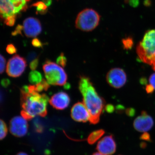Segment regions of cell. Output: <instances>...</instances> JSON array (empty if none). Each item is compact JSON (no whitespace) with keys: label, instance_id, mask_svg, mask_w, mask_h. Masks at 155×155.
<instances>
[{"label":"cell","instance_id":"obj_3","mask_svg":"<svg viewBox=\"0 0 155 155\" xmlns=\"http://www.w3.org/2000/svg\"><path fill=\"white\" fill-rule=\"evenodd\" d=\"M139 59L155 71V29L147 31L136 48Z\"/></svg>","mask_w":155,"mask_h":155},{"label":"cell","instance_id":"obj_17","mask_svg":"<svg viewBox=\"0 0 155 155\" xmlns=\"http://www.w3.org/2000/svg\"><path fill=\"white\" fill-rule=\"evenodd\" d=\"M50 87V84L45 79H43L40 83L35 85V90L38 92L42 91H47Z\"/></svg>","mask_w":155,"mask_h":155},{"label":"cell","instance_id":"obj_16","mask_svg":"<svg viewBox=\"0 0 155 155\" xmlns=\"http://www.w3.org/2000/svg\"><path fill=\"white\" fill-rule=\"evenodd\" d=\"M105 133L104 130H98L92 132L87 138V141L90 144H92L97 141Z\"/></svg>","mask_w":155,"mask_h":155},{"label":"cell","instance_id":"obj_8","mask_svg":"<svg viewBox=\"0 0 155 155\" xmlns=\"http://www.w3.org/2000/svg\"><path fill=\"white\" fill-rule=\"evenodd\" d=\"M106 78L110 86L115 88H120L126 83L127 75L123 69L113 68L108 72Z\"/></svg>","mask_w":155,"mask_h":155},{"label":"cell","instance_id":"obj_19","mask_svg":"<svg viewBox=\"0 0 155 155\" xmlns=\"http://www.w3.org/2000/svg\"><path fill=\"white\" fill-rule=\"evenodd\" d=\"M8 133V128L6 123L2 120H1L0 124V138L1 139L5 138Z\"/></svg>","mask_w":155,"mask_h":155},{"label":"cell","instance_id":"obj_14","mask_svg":"<svg viewBox=\"0 0 155 155\" xmlns=\"http://www.w3.org/2000/svg\"><path fill=\"white\" fill-rule=\"evenodd\" d=\"M70 98L69 95L64 92L57 93L52 96L49 103L53 107L58 110H64L69 106Z\"/></svg>","mask_w":155,"mask_h":155},{"label":"cell","instance_id":"obj_30","mask_svg":"<svg viewBox=\"0 0 155 155\" xmlns=\"http://www.w3.org/2000/svg\"><path fill=\"white\" fill-rule=\"evenodd\" d=\"M154 90V88L153 87L152 85H151L150 84H148L146 87V91L148 94L152 93Z\"/></svg>","mask_w":155,"mask_h":155},{"label":"cell","instance_id":"obj_33","mask_svg":"<svg viewBox=\"0 0 155 155\" xmlns=\"http://www.w3.org/2000/svg\"><path fill=\"white\" fill-rule=\"evenodd\" d=\"M126 113L128 116H133L134 114V110L132 108L127 109Z\"/></svg>","mask_w":155,"mask_h":155},{"label":"cell","instance_id":"obj_31","mask_svg":"<svg viewBox=\"0 0 155 155\" xmlns=\"http://www.w3.org/2000/svg\"><path fill=\"white\" fill-rule=\"evenodd\" d=\"M142 140H147V141H150V136L147 132H145L144 134L141 136L140 137Z\"/></svg>","mask_w":155,"mask_h":155},{"label":"cell","instance_id":"obj_10","mask_svg":"<svg viewBox=\"0 0 155 155\" xmlns=\"http://www.w3.org/2000/svg\"><path fill=\"white\" fill-rule=\"evenodd\" d=\"M22 26L24 34L27 37H36L41 32V24L36 18H26L23 22Z\"/></svg>","mask_w":155,"mask_h":155},{"label":"cell","instance_id":"obj_2","mask_svg":"<svg viewBox=\"0 0 155 155\" xmlns=\"http://www.w3.org/2000/svg\"><path fill=\"white\" fill-rule=\"evenodd\" d=\"M79 89L83 96L84 104L90 115V122L92 124H97L99 122L104 107V100L99 95L89 78L86 76H80Z\"/></svg>","mask_w":155,"mask_h":155},{"label":"cell","instance_id":"obj_39","mask_svg":"<svg viewBox=\"0 0 155 155\" xmlns=\"http://www.w3.org/2000/svg\"><path fill=\"white\" fill-rule=\"evenodd\" d=\"M92 155H104L102 154L101 153L98 152V153H94Z\"/></svg>","mask_w":155,"mask_h":155},{"label":"cell","instance_id":"obj_13","mask_svg":"<svg viewBox=\"0 0 155 155\" xmlns=\"http://www.w3.org/2000/svg\"><path fill=\"white\" fill-rule=\"evenodd\" d=\"M72 119L78 122H85L90 121L91 116L83 103L78 102L71 109Z\"/></svg>","mask_w":155,"mask_h":155},{"label":"cell","instance_id":"obj_5","mask_svg":"<svg viewBox=\"0 0 155 155\" xmlns=\"http://www.w3.org/2000/svg\"><path fill=\"white\" fill-rule=\"evenodd\" d=\"M100 16L96 11L92 9H85L79 13L75 20V27L85 31L95 29L99 23Z\"/></svg>","mask_w":155,"mask_h":155},{"label":"cell","instance_id":"obj_9","mask_svg":"<svg viewBox=\"0 0 155 155\" xmlns=\"http://www.w3.org/2000/svg\"><path fill=\"white\" fill-rule=\"evenodd\" d=\"M27 120L22 115L12 118L9 126V130L11 133L17 137L24 136L28 132Z\"/></svg>","mask_w":155,"mask_h":155},{"label":"cell","instance_id":"obj_15","mask_svg":"<svg viewBox=\"0 0 155 155\" xmlns=\"http://www.w3.org/2000/svg\"><path fill=\"white\" fill-rule=\"evenodd\" d=\"M42 79L40 72L35 70L31 72L28 75V80L30 83L33 85H36L40 83Z\"/></svg>","mask_w":155,"mask_h":155},{"label":"cell","instance_id":"obj_20","mask_svg":"<svg viewBox=\"0 0 155 155\" xmlns=\"http://www.w3.org/2000/svg\"><path fill=\"white\" fill-rule=\"evenodd\" d=\"M122 42L123 46H124V48L125 49H130L133 46V41L131 38L127 37L123 39Z\"/></svg>","mask_w":155,"mask_h":155},{"label":"cell","instance_id":"obj_24","mask_svg":"<svg viewBox=\"0 0 155 155\" xmlns=\"http://www.w3.org/2000/svg\"><path fill=\"white\" fill-rule=\"evenodd\" d=\"M39 63V58H35L33 61H31L29 64V67L30 69L32 71L35 70L37 68Z\"/></svg>","mask_w":155,"mask_h":155},{"label":"cell","instance_id":"obj_27","mask_svg":"<svg viewBox=\"0 0 155 155\" xmlns=\"http://www.w3.org/2000/svg\"><path fill=\"white\" fill-rule=\"evenodd\" d=\"M23 29V26L21 25H18L16 27L15 30L12 32V35L14 36L17 35L21 34V31Z\"/></svg>","mask_w":155,"mask_h":155},{"label":"cell","instance_id":"obj_21","mask_svg":"<svg viewBox=\"0 0 155 155\" xmlns=\"http://www.w3.org/2000/svg\"><path fill=\"white\" fill-rule=\"evenodd\" d=\"M67 59L63 53L58 57L57 59V63L61 67H65L67 65Z\"/></svg>","mask_w":155,"mask_h":155},{"label":"cell","instance_id":"obj_23","mask_svg":"<svg viewBox=\"0 0 155 155\" xmlns=\"http://www.w3.org/2000/svg\"><path fill=\"white\" fill-rule=\"evenodd\" d=\"M125 2L126 4L134 8L138 7L140 4V0H125Z\"/></svg>","mask_w":155,"mask_h":155},{"label":"cell","instance_id":"obj_6","mask_svg":"<svg viewBox=\"0 0 155 155\" xmlns=\"http://www.w3.org/2000/svg\"><path fill=\"white\" fill-rule=\"evenodd\" d=\"M1 16L5 21L10 18H16L21 11L27 8L30 0H0Z\"/></svg>","mask_w":155,"mask_h":155},{"label":"cell","instance_id":"obj_12","mask_svg":"<svg viewBox=\"0 0 155 155\" xmlns=\"http://www.w3.org/2000/svg\"><path fill=\"white\" fill-rule=\"evenodd\" d=\"M153 124V118L144 111L142 112L140 116L136 118L133 123L134 127L136 130L144 133L150 130Z\"/></svg>","mask_w":155,"mask_h":155},{"label":"cell","instance_id":"obj_38","mask_svg":"<svg viewBox=\"0 0 155 155\" xmlns=\"http://www.w3.org/2000/svg\"><path fill=\"white\" fill-rule=\"evenodd\" d=\"M17 155H28L26 153L24 152H20L19 153L17 154Z\"/></svg>","mask_w":155,"mask_h":155},{"label":"cell","instance_id":"obj_35","mask_svg":"<svg viewBox=\"0 0 155 155\" xmlns=\"http://www.w3.org/2000/svg\"><path fill=\"white\" fill-rule=\"evenodd\" d=\"M143 4L145 7H149L151 5L152 2L151 0H144Z\"/></svg>","mask_w":155,"mask_h":155},{"label":"cell","instance_id":"obj_4","mask_svg":"<svg viewBox=\"0 0 155 155\" xmlns=\"http://www.w3.org/2000/svg\"><path fill=\"white\" fill-rule=\"evenodd\" d=\"M43 69L46 79L50 84L62 86L67 83V73L58 64L47 60L44 64Z\"/></svg>","mask_w":155,"mask_h":155},{"label":"cell","instance_id":"obj_36","mask_svg":"<svg viewBox=\"0 0 155 155\" xmlns=\"http://www.w3.org/2000/svg\"><path fill=\"white\" fill-rule=\"evenodd\" d=\"M42 2L46 5L48 7L51 4L52 0H42Z\"/></svg>","mask_w":155,"mask_h":155},{"label":"cell","instance_id":"obj_29","mask_svg":"<svg viewBox=\"0 0 155 155\" xmlns=\"http://www.w3.org/2000/svg\"><path fill=\"white\" fill-rule=\"evenodd\" d=\"M149 82L155 90V73L152 74L149 78Z\"/></svg>","mask_w":155,"mask_h":155},{"label":"cell","instance_id":"obj_26","mask_svg":"<svg viewBox=\"0 0 155 155\" xmlns=\"http://www.w3.org/2000/svg\"><path fill=\"white\" fill-rule=\"evenodd\" d=\"M32 45L36 48H41L42 47L43 45L41 41L38 38H35L32 40L31 42Z\"/></svg>","mask_w":155,"mask_h":155},{"label":"cell","instance_id":"obj_18","mask_svg":"<svg viewBox=\"0 0 155 155\" xmlns=\"http://www.w3.org/2000/svg\"><path fill=\"white\" fill-rule=\"evenodd\" d=\"M32 6L36 7L37 11L40 14L45 13L47 10V6L42 2H39L35 3Z\"/></svg>","mask_w":155,"mask_h":155},{"label":"cell","instance_id":"obj_28","mask_svg":"<svg viewBox=\"0 0 155 155\" xmlns=\"http://www.w3.org/2000/svg\"><path fill=\"white\" fill-rule=\"evenodd\" d=\"M10 84H11V81L8 79H7V78L3 79L1 81V84L3 87H8L10 85Z\"/></svg>","mask_w":155,"mask_h":155},{"label":"cell","instance_id":"obj_22","mask_svg":"<svg viewBox=\"0 0 155 155\" xmlns=\"http://www.w3.org/2000/svg\"><path fill=\"white\" fill-rule=\"evenodd\" d=\"M6 51L10 54H13L17 52V49L14 45L12 44L8 45L6 48Z\"/></svg>","mask_w":155,"mask_h":155},{"label":"cell","instance_id":"obj_25","mask_svg":"<svg viewBox=\"0 0 155 155\" xmlns=\"http://www.w3.org/2000/svg\"><path fill=\"white\" fill-rule=\"evenodd\" d=\"M0 61H1V67H0V72L1 74L3 73L5 71V68L6 66V60L5 58L3 57L2 55H1V58H0Z\"/></svg>","mask_w":155,"mask_h":155},{"label":"cell","instance_id":"obj_37","mask_svg":"<svg viewBox=\"0 0 155 155\" xmlns=\"http://www.w3.org/2000/svg\"><path fill=\"white\" fill-rule=\"evenodd\" d=\"M64 86V88L66 89H69L70 87V84L69 83H66Z\"/></svg>","mask_w":155,"mask_h":155},{"label":"cell","instance_id":"obj_34","mask_svg":"<svg viewBox=\"0 0 155 155\" xmlns=\"http://www.w3.org/2000/svg\"><path fill=\"white\" fill-rule=\"evenodd\" d=\"M36 54L35 53L31 52V53L29 54H28V61H31V60H33L36 57Z\"/></svg>","mask_w":155,"mask_h":155},{"label":"cell","instance_id":"obj_11","mask_svg":"<svg viewBox=\"0 0 155 155\" xmlns=\"http://www.w3.org/2000/svg\"><path fill=\"white\" fill-rule=\"evenodd\" d=\"M97 149L104 155H112L116 152V142L112 135L106 136L98 142Z\"/></svg>","mask_w":155,"mask_h":155},{"label":"cell","instance_id":"obj_32","mask_svg":"<svg viewBox=\"0 0 155 155\" xmlns=\"http://www.w3.org/2000/svg\"><path fill=\"white\" fill-rule=\"evenodd\" d=\"M114 107L112 105L108 104L106 106V110L108 113H112L114 111Z\"/></svg>","mask_w":155,"mask_h":155},{"label":"cell","instance_id":"obj_7","mask_svg":"<svg viewBox=\"0 0 155 155\" xmlns=\"http://www.w3.org/2000/svg\"><path fill=\"white\" fill-rule=\"evenodd\" d=\"M26 66V61L24 58L15 55L8 61L6 72L10 77H18L24 72Z\"/></svg>","mask_w":155,"mask_h":155},{"label":"cell","instance_id":"obj_1","mask_svg":"<svg viewBox=\"0 0 155 155\" xmlns=\"http://www.w3.org/2000/svg\"><path fill=\"white\" fill-rule=\"evenodd\" d=\"M28 86V91L21 90V115L28 120L37 116H45L48 97L45 94H39L35 90V85Z\"/></svg>","mask_w":155,"mask_h":155}]
</instances>
